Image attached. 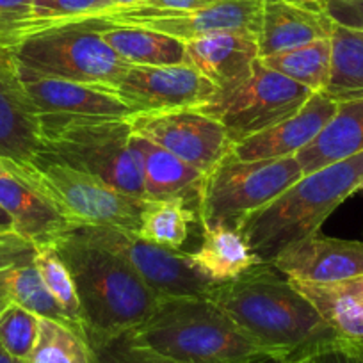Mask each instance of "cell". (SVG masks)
Segmentation results:
<instances>
[{
    "mask_svg": "<svg viewBox=\"0 0 363 363\" xmlns=\"http://www.w3.org/2000/svg\"><path fill=\"white\" fill-rule=\"evenodd\" d=\"M0 45L41 75L114 89L130 65L104 41L91 16L33 20L0 29Z\"/></svg>",
    "mask_w": 363,
    "mask_h": 363,
    "instance_id": "5",
    "label": "cell"
},
{
    "mask_svg": "<svg viewBox=\"0 0 363 363\" xmlns=\"http://www.w3.org/2000/svg\"><path fill=\"white\" fill-rule=\"evenodd\" d=\"M16 69L23 89L40 116L59 114L106 120H130L134 116L114 89L41 75L23 68L18 62Z\"/></svg>",
    "mask_w": 363,
    "mask_h": 363,
    "instance_id": "14",
    "label": "cell"
},
{
    "mask_svg": "<svg viewBox=\"0 0 363 363\" xmlns=\"http://www.w3.org/2000/svg\"><path fill=\"white\" fill-rule=\"evenodd\" d=\"M312 95L257 59L244 79L216 91L200 111L223 125L233 146L294 116Z\"/></svg>",
    "mask_w": 363,
    "mask_h": 363,
    "instance_id": "8",
    "label": "cell"
},
{
    "mask_svg": "<svg viewBox=\"0 0 363 363\" xmlns=\"http://www.w3.org/2000/svg\"><path fill=\"white\" fill-rule=\"evenodd\" d=\"M145 0H111L109 9H125V8H134V6L143 4Z\"/></svg>",
    "mask_w": 363,
    "mask_h": 363,
    "instance_id": "38",
    "label": "cell"
},
{
    "mask_svg": "<svg viewBox=\"0 0 363 363\" xmlns=\"http://www.w3.org/2000/svg\"><path fill=\"white\" fill-rule=\"evenodd\" d=\"M287 363H315V356H306V358L294 359V362H287Z\"/></svg>",
    "mask_w": 363,
    "mask_h": 363,
    "instance_id": "42",
    "label": "cell"
},
{
    "mask_svg": "<svg viewBox=\"0 0 363 363\" xmlns=\"http://www.w3.org/2000/svg\"><path fill=\"white\" fill-rule=\"evenodd\" d=\"M73 232L123 258L159 299L208 296L214 289V284L194 267L186 251L157 246L143 240L135 232L114 226H77Z\"/></svg>",
    "mask_w": 363,
    "mask_h": 363,
    "instance_id": "10",
    "label": "cell"
},
{
    "mask_svg": "<svg viewBox=\"0 0 363 363\" xmlns=\"http://www.w3.org/2000/svg\"><path fill=\"white\" fill-rule=\"evenodd\" d=\"M315 363H363V345L340 342L315 354Z\"/></svg>",
    "mask_w": 363,
    "mask_h": 363,
    "instance_id": "34",
    "label": "cell"
},
{
    "mask_svg": "<svg viewBox=\"0 0 363 363\" xmlns=\"http://www.w3.org/2000/svg\"><path fill=\"white\" fill-rule=\"evenodd\" d=\"M323 9L337 26L363 30V0H326Z\"/></svg>",
    "mask_w": 363,
    "mask_h": 363,
    "instance_id": "33",
    "label": "cell"
},
{
    "mask_svg": "<svg viewBox=\"0 0 363 363\" xmlns=\"http://www.w3.org/2000/svg\"><path fill=\"white\" fill-rule=\"evenodd\" d=\"M272 265L289 280L340 284L363 277V240H344L320 233L285 247Z\"/></svg>",
    "mask_w": 363,
    "mask_h": 363,
    "instance_id": "16",
    "label": "cell"
},
{
    "mask_svg": "<svg viewBox=\"0 0 363 363\" xmlns=\"http://www.w3.org/2000/svg\"><path fill=\"white\" fill-rule=\"evenodd\" d=\"M187 255L194 267L214 285L226 284L253 265L262 264L250 250L242 233L230 226L203 228L201 246Z\"/></svg>",
    "mask_w": 363,
    "mask_h": 363,
    "instance_id": "24",
    "label": "cell"
},
{
    "mask_svg": "<svg viewBox=\"0 0 363 363\" xmlns=\"http://www.w3.org/2000/svg\"><path fill=\"white\" fill-rule=\"evenodd\" d=\"M111 0H33V20H66L102 13Z\"/></svg>",
    "mask_w": 363,
    "mask_h": 363,
    "instance_id": "31",
    "label": "cell"
},
{
    "mask_svg": "<svg viewBox=\"0 0 363 363\" xmlns=\"http://www.w3.org/2000/svg\"><path fill=\"white\" fill-rule=\"evenodd\" d=\"M216 91L218 87L189 65L130 66L116 86V95L132 114L200 109Z\"/></svg>",
    "mask_w": 363,
    "mask_h": 363,
    "instance_id": "13",
    "label": "cell"
},
{
    "mask_svg": "<svg viewBox=\"0 0 363 363\" xmlns=\"http://www.w3.org/2000/svg\"><path fill=\"white\" fill-rule=\"evenodd\" d=\"M196 205L184 198L146 200L139 219L138 235L157 246L180 250L196 219Z\"/></svg>",
    "mask_w": 363,
    "mask_h": 363,
    "instance_id": "26",
    "label": "cell"
},
{
    "mask_svg": "<svg viewBox=\"0 0 363 363\" xmlns=\"http://www.w3.org/2000/svg\"><path fill=\"white\" fill-rule=\"evenodd\" d=\"M0 207L9 214L15 232L36 247L54 246L61 237L75 230L73 223L43 189L2 162Z\"/></svg>",
    "mask_w": 363,
    "mask_h": 363,
    "instance_id": "17",
    "label": "cell"
},
{
    "mask_svg": "<svg viewBox=\"0 0 363 363\" xmlns=\"http://www.w3.org/2000/svg\"><path fill=\"white\" fill-rule=\"evenodd\" d=\"M27 363H93V351L73 328L40 319V333Z\"/></svg>",
    "mask_w": 363,
    "mask_h": 363,
    "instance_id": "28",
    "label": "cell"
},
{
    "mask_svg": "<svg viewBox=\"0 0 363 363\" xmlns=\"http://www.w3.org/2000/svg\"><path fill=\"white\" fill-rule=\"evenodd\" d=\"M260 59L258 34L223 30L186 41V61L218 89L244 79Z\"/></svg>",
    "mask_w": 363,
    "mask_h": 363,
    "instance_id": "20",
    "label": "cell"
},
{
    "mask_svg": "<svg viewBox=\"0 0 363 363\" xmlns=\"http://www.w3.org/2000/svg\"><path fill=\"white\" fill-rule=\"evenodd\" d=\"M363 152L303 174L294 186L247 216L239 232L264 264L292 244L317 235L328 218L362 189Z\"/></svg>",
    "mask_w": 363,
    "mask_h": 363,
    "instance_id": "4",
    "label": "cell"
},
{
    "mask_svg": "<svg viewBox=\"0 0 363 363\" xmlns=\"http://www.w3.org/2000/svg\"><path fill=\"white\" fill-rule=\"evenodd\" d=\"M363 152V99L338 104L335 116L296 155L303 174H310Z\"/></svg>",
    "mask_w": 363,
    "mask_h": 363,
    "instance_id": "22",
    "label": "cell"
},
{
    "mask_svg": "<svg viewBox=\"0 0 363 363\" xmlns=\"http://www.w3.org/2000/svg\"><path fill=\"white\" fill-rule=\"evenodd\" d=\"M9 303H11V299H9L8 292H6V289L0 285V312H2V310H4Z\"/></svg>",
    "mask_w": 363,
    "mask_h": 363,
    "instance_id": "41",
    "label": "cell"
},
{
    "mask_svg": "<svg viewBox=\"0 0 363 363\" xmlns=\"http://www.w3.org/2000/svg\"><path fill=\"white\" fill-rule=\"evenodd\" d=\"M4 164V162H2ZM13 167L55 201L73 226H114L138 232L146 200L127 196L100 178L38 155L29 166Z\"/></svg>",
    "mask_w": 363,
    "mask_h": 363,
    "instance_id": "9",
    "label": "cell"
},
{
    "mask_svg": "<svg viewBox=\"0 0 363 363\" xmlns=\"http://www.w3.org/2000/svg\"><path fill=\"white\" fill-rule=\"evenodd\" d=\"M40 319L16 303H9L0 312V344L15 358L27 362L36 345L40 333Z\"/></svg>",
    "mask_w": 363,
    "mask_h": 363,
    "instance_id": "30",
    "label": "cell"
},
{
    "mask_svg": "<svg viewBox=\"0 0 363 363\" xmlns=\"http://www.w3.org/2000/svg\"><path fill=\"white\" fill-rule=\"evenodd\" d=\"M289 2H294V4L313 6V8H323V6L326 4V0H289Z\"/></svg>",
    "mask_w": 363,
    "mask_h": 363,
    "instance_id": "40",
    "label": "cell"
},
{
    "mask_svg": "<svg viewBox=\"0 0 363 363\" xmlns=\"http://www.w3.org/2000/svg\"><path fill=\"white\" fill-rule=\"evenodd\" d=\"M40 152V114L20 82L11 52L0 45V162L29 166Z\"/></svg>",
    "mask_w": 363,
    "mask_h": 363,
    "instance_id": "15",
    "label": "cell"
},
{
    "mask_svg": "<svg viewBox=\"0 0 363 363\" xmlns=\"http://www.w3.org/2000/svg\"><path fill=\"white\" fill-rule=\"evenodd\" d=\"M208 298L277 363L315 356L345 342L312 301L272 264L214 285Z\"/></svg>",
    "mask_w": 363,
    "mask_h": 363,
    "instance_id": "1",
    "label": "cell"
},
{
    "mask_svg": "<svg viewBox=\"0 0 363 363\" xmlns=\"http://www.w3.org/2000/svg\"><path fill=\"white\" fill-rule=\"evenodd\" d=\"M333 20L323 8L294 4L289 0H262L258 30L260 57L292 50L317 40L331 38Z\"/></svg>",
    "mask_w": 363,
    "mask_h": 363,
    "instance_id": "19",
    "label": "cell"
},
{
    "mask_svg": "<svg viewBox=\"0 0 363 363\" xmlns=\"http://www.w3.org/2000/svg\"><path fill=\"white\" fill-rule=\"evenodd\" d=\"M337 109L338 104L335 100L328 99L324 93H313L294 116L237 143L230 152L240 160H277L296 157L326 127Z\"/></svg>",
    "mask_w": 363,
    "mask_h": 363,
    "instance_id": "18",
    "label": "cell"
},
{
    "mask_svg": "<svg viewBox=\"0 0 363 363\" xmlns=\"http://www.w3.org/2000/svg\"><path fill=\"white\" fill-rule=\"evenodd\" d=\"M362 189H363V177H362Z\"/></svg>",
    "mask_w": 363,
    "mask_h": 363,
    "instance_id": "43",
    "label": "cell"
},
{
    "mask_svg": "<svg viewBox=\"0 0 363 363\" xmlns=\"http://www.w3.org/2000/svg\"><path fill=\"white\" fill-rule=\"evenodd\" d=\"M91 351H93V363H180L159 352L134 345L125 335Z\"/></svg>",
    "mask_w": 363,
    "mask_h": 363,
    "instance_id": "32",
    "label": "cell"
},
{
    "mask_svg": "<svg viewBox=\"0 0 363 363\" xmlns=\"http://www.w3.org/2000/svg\"><path fill=\"white\" fill-rule=\"evenodd\" d=\"M303 177L296 157L277 160H240L226 153L205 173L196 201L201 228L239 225L258 208L277 200Z\"/></svg>",
    "mask_w": 363,
    "mask_h": 363,
    "instance_id": "7",
    "label": "cell"
},
{
    "mask_svg": "<svg viewBox=\"0 0 363 363\" xmlns=\"http://www.w3.org/2000/svg\"><path fill=\"white\" fill-rule=\"evenodd\" d=\"M96 29L107 45L130 66L187 65L186 41L135 26H113L96 16Z\"/></svg>",
    "mask_w": 363,
    "mask_h": 363,
    "instance_id": "23",
    "label": "cell"
},
{
    "mask_svg": "<svg viewBox=\"0 0 363 363\" xmlns=\"http://www.w3.org/2000/svg\"><path fill=\"white\" fill-rule=\"evenodd\" d=\"M216 0H145L143 4L134 6L135 9H145V11H166V13H180V11H194V9L205 8Z\"/></svg>",
    "mask_w": 363,
    "mask_h": 363,
    "instance_id": "35",
    "label": "cell"
},
{
    "mask_svg": "<svg viewBox=\"0 0 363 363\" xmlns=\"http://www.w3.org/2000/svg\"><path fill=\"white\" fill-rule=\"evenodd\" d=\"M331 79L324 95L337 104L363 99V30L335 23L331 33Z\"/></svg>",
    "mask_w": 363,
    "mask_h": 363,
    "instance_id": "25",
    "label": "cell"
},
{
    "mask_svg": "<svg viewBox=\"0 0 363 363\" xmlns=\"http://www.w3.org/2000/svg\"><path fill=\"white\" fill-rule=\"evenodd\" d=\"M125 337L134 345L180 363H262L269 359L208 296L159 299L152 315Z\"/></svg>",
    "mask_w": 363,
    "mask_h": 363,
    "instance_id": "3",
    "label": "cell"
},
{
    "mask_svg": "<svg viewBox=\"0 0 363 363\" xmlns=\"http://www.w3.org/2000/svg\"><path fill=\"white\" fill-rule=\"evenodd\" d=\"M15 232V226H13L11 218H9L8 212L4 208L0 207V239H4V237L13 235Z\"/></svg>",
    "mask_w": 363,
    "mask_h": 363,
    "instance_id": "37",
    "label": "cell"
},
{
    "mask_svg": "<svg viewBox=\"0 0 363 363\" xmlns=\"http://www.w3.org/2000/svg\"><path fill=\"white\" fill-rule=\"evenodd\" d=\"M33 0H0V29L30 18Z\"/></svg>",
    "mask_w": 363,
    "mask_h": 363,
    "instance_id": "36",
    "label": "cell"
},
{
    "mask_svg": "<svg viewBox=\"0 0 363 363\" xmlns=\"http://www.w3.org/2000/svg\"><path fill=\"white\" fill-rule=\"evenodd\" d=\"M96 18L113 26H135L191 41L223 30H247L258 34L262 22V0H216L194 11L166 13L125 8L106 9Z\"/></svg>",
    "mask_w": 363,
    "mask_h": 363,
    "instance_id": "11",
    "label": "cell"
},
{
    "mask_svg": "<svg viewBox=\"0 0 363 363\" xmlns=\"http://www.w3.org/2000/svg\"><path fill=\"white\" fill-rule=\"evenodd\" d=\"M130 150L141 169L146 200L184 198L196 205L205 173L141 135L132 134Z\"/></svg>",
    "mask_w": 363,
    "mask_h": 363,
    "instance_id": "21",
    "label": "cell"
},
{
    "mask_svg": "<svg viewBox=\"0 0 363 363\" xmlns=\"http://www.w3.org/2000/svg\"><path fill=\"white\" fill-rule=\"evenodd\" d=\"M260 61L280 75L308 87L312 93H324L330 84L333 62L331 38L260 57Z\"/></svg>",
    "mask_w": 363,
    "mask_h": 363,
    "instance_id": "27",
    "label": "cell"
},
{
    "mask_svg": "<svg viewBox=\"0 0 363 363\" xmlns=\"http://www.w3.org/2000/svg\"><path fill=\"white\" fill-rule=\"evenodd\" d=\"M54 247L75 284L91 349L135 330L152 315L159 298L123 258L80 239L73 230Z\"/></svg>",
    "mask_w": 363,
    "mask_h": 363,
    "instance_id": "2",
    "label": "cell"
},
{
    "mask_svg": "<svg viewBox=\"0 0 363 363\" xmlns=\"http://www.w3.org/2000/svg\"><path fill=\"white\" fill-rule=\"evenodd\" d=\"M36 267L40 271V277L43 280L45 287L48 289L55 301L61 305L65 313L68 315L72 326L79 331L82 337H86L82 324V315H80V303L77 298L75 284L69 274L68 267L59 257L54 246H41L36 251ZM87 340V338H86Z\"/></svg>",
    "mask_w": 363,
    "mask_h": 363,
    "instance_id": "29",
    "label": "cell"
},
{
    "mask_svg": "<svg viewBox=\"0 0 363 363\" xmlns=\"http://www.w3.org/2000/svg\"><path fill=\"white\" fill-rule=\"evenodd\" d=\"M128 121L132 134L162 146L201 173L211 171L232 150L223 125L200 109L134 114Z\"/></svg>",
    "mask_w": 363,
    "mask_h": 363,
    "instance_id": "12",
    "label": "cell"
},
{
    "mask_svg": "<svg viewBox=\"0 0 363 363\" xmlns=\"http://www.w3.org/2000/svg\"><path fill=\"white\" fill-rule=\"evenodd\" d=\"M0 363H27V362L15 358V356H13L11 352L4 347V345L0 344Z\"/></svg>",
    "mask_w": 363,
    "mask_h": 363,
    "instance_id": "39",
    "label": "cell"
},
{
    "mask_svg": "<svg viewBox=\"0 0 363 363\" xmlns=\"http://www.w3.org/2000/svg\"><path fill=\"white\" fill-rule=\"evenodd\" d=\"M40 155L100 178L127 196L146 200L141 169L130 150L128 120L40 116Z\"/></svg>",
    "mask_w": 363,
    "mask_h": 363,
    "instance_id": "6",
    "label": "cell"
}]
</instances>
